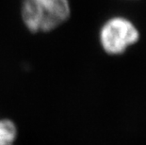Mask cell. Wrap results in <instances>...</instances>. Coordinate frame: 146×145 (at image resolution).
Returning a JSON list of instances; mask_svg holds the SVG:
<instances>
[{
	"mask_svg": "<svg viewBox=\"0 0 146 145\" xmlns=\"http://www.w3.org/2000/svg\"><path fill=\"white\" fill-rule=\"evenodd\" d=\"M17 138V128L14 122L8 119L0 120V145H14Z\"/></svg>",
	"mask_w": 146,
	"mask_h": 145,
	"instance_id": "3",
	"label": "cell"
},
{
	"mask_svg": "<svg viewBox=\"0 0 146 145\" xmlns=\"http://www.w3.org/2000/svg\"><path fill=\"white\" fill-rule=\"evenodd\" d=\"M139 34L134 24L123 17H114L106 23L100 31V42L110 55H120L138 42Z\"/></svg>",
	"mask_w": 146,
	"mask_h": 145,
	"instance_id": "2",
	"label": "cell"
},
{
	"mask_svg": "<svg viewBox=\"0 0 146 145\" xmlns=\"http://www.w3.org/2000/svg\"><path fill=\"white\" fill-rule=\"evenodd\" d=\"M68 0H23L22 18L32 32H48L65 23L70 16Z\"/></svg>",
	"mask_w": 146,
	"mask_h": 145,
	"instance_id": "1",
	"label": "cell"
}]
</instances>
